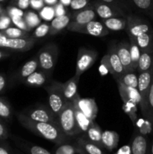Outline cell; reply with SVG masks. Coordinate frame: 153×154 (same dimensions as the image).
<instances>
[{
  "instance_id": "1",
  "label": "cell",
  "mask_w": 153,
  "mask_h": 154,
  "mask_svg": "<svg viewBox=\"0 0 153 154\" xmlns=\"http://www.w3.org/2000/svg\"><path fill=\"white\" fill-rule=\"evenodd\" d=\"M16 118L24 128L56 144L68 142L70 140V138L62 131L58 123L34 121L24 115L22 112L16 114Z\"/></svg>"
},
{
  "instance_id": "2",
  "label": "cell",
  "mask_w": 153,
  "mask_h": 154,
  "mask_svg": "<svg viewBox=\"0 0 153 154\" xmlns=\"http://www.w3.org/2000/svg\"><path fill=\"white\" fill-rule=\"evenodd\" d=\"M58 123L62 131L69 138L80 134V130L76 123L73 102L67 101L65 105L58 117Z\"/></svg>"
},
{
  "instance_id": "3",
  "label": "cell",
  "mask_w": 153,
  "mask_h": 154,
  "mask_svg": "<svg viewBox=\"0 0 153 154\" xmlns=\"http://www.w3.org/2000/svg\"><path fill=\"white\" fill-rule=\"evenodd\" d=\"M38 69L52 77L58 57V48L56 44L44 45L37 54Z\"/></svg>"
},
{
  "instance_id": "4",
  "label": "cell",
  "mask_w": 153,
  "mask_h": 154,
  "mask_svg": "<svg viewBox=\"0 0 153 154\" xmlns=\"http://www.w3.org/2000/svg\"><path fill=\"white\" fill-rule=\"evenodd\" d=\"M127 25L125 31L129 38L135 39L136 38L153 34V27L149 21L134 14H128L126 16Z\"/></svg>"
},
{
  "instance_id": "5",
  "label": "cell",
  "mask_w": 153,
  "mask_h": 154,
  "mask_svg": "<svg viewBox=\"0 0 153 154\" xmlns=\"http://www.w3.org/2000/svg\"><path fill=\"white\" fill-rule=\"evenodd\" d=\"M44 90L48 94L50 109L58 117L67 102L63 95L62 83L52 81L49 84H46V86H44Z\"/></svg>"
},
{
  "instance_id": "6",
  "label": "cell",
  "mask_w": 153,
  "mask_h": 154,
  "mask_svg": "<svg viewBox=\"0 0 153 154\" xmlns=\"http://www.w3.org/2000/svg\"><path fill=\"white\" fill-rule=\"evenodd\" d=\"M66 29L70 32L89 35L94 37H104L107 35L110 32L102 22H99L95 20L82 25L70 22Z\"/></svg>"
},
{
  "instance_id": "7",
  "label": "cell",
  "mask_w": 153,
  "mask_h": 154,
  "mask_svg": "<svg viewBox=\"0 0 153 154\" xmlns=\"http://www.w3.org/2000/svg\"><path fill=\"white\" fill-rule=\"evenodd\" d=\"M153 75V67L150 70L146 72H140L138 75V85L137 90L140 96V108L141 112L143 117H146L147 114V105H148V97L151 87L152 80Z\"/></svg>"
},
{
  "instance_id": "8",
  "label": "cell",
  "mask_w": 153,
  "mask_h": 154,
  "mask_svg": "<svg viewBox=\"0 0 153 154\" xmlns=\"http://www.w3.org/2000/svg\"><path fill=\"white\" fill-rule=\"evenodd\" d=\"M102 65L106 67L108 72L112 75L116 81L119 79L124 74V69L116 52V45H112L108 50V52L101 60Z\"/></svg>"
},
{
  "instance_id": "9",
  "label": "cell",
  "mask_w": 153,
  "mask_h": 154,
  "mask_svg": "<svg viewBox=\"0 0 153 154\" xmlns=\"http://www.w3.org/2000/svg\"><path fill=\"white\" fill-rule=\"evenodd\" d=\"M37 39L32 37L26 38H10L0 32V48L16 52H26L34 47Z\"/></svg>"
},
{
  "instance_id": "10",
  "label": "cell",
  "mask_w": 153,
  "mask_h": 154,
  "mask_svg": "<svg viewBox=\"0 0 153 154\" xmlns=\"http://www.w3.org/2000/svg\"><path fill=\"white\" fill-rule=\"evenodd\" d=\"M98 52L85 48H80L76 63L75 75L80 77L86 71L92 67L98 57Z\"/></svg>"
},
{
  "instance_id": "11",
  "label": "cell",
  "mask_w": 153,
  "mask_h": 154,
  "mask_svg": "<svg viewBox=\"0 0 153 154\" xmlns=\"http://www.w3.org/2000/svg\"><path fill=\"white\" fill-rule=\"evenodd\" d=\"M92 5L95 10L98 16L102 20L108 19L111 17H126L128 14L126 13L124 11L114 5L109 4V3L104 2L99 0H94Z\"/></svg>"
},
{
  "instance_id": "12",
  "label": "cell",
  "mask_w": 153,
  "mask_h": 154,
  "mask_svg": "<svg viewBox=\"0 0 153 154\" xmlns=\"http://www.w3.org/2000/svg\"><path fill=\"white\" fill-rule=\"evenodd\" d=\"M22 113L34 121L58 123V117L52 112L50 108L44 105L25 110Z\"/></svg>"
},
{
  "instance_id": "13",
  "label": "cell",
  "mask_w": 153,
  "mask_h": 154,
  "mask_svg": "<svg viewBox=\"0 0 153 154\" xmlns=\"http://www.w3.org/2000/svg\"><path fill=\"white\" fill-rule=\"evenodd\" d=\"M38 69V61L37 57H33L31 60H28L24 63L21 67H20L10 78L11 84L22 83L27 77L35 72Z\"/></svg>"
},
{
  "instance_id": "14",
  "label": "cell",
  "mask_w": 153,
  "mask_h": 154,
  "mask_svg": "<svg viewBox=\"0 0 153 154\" xmlns=\"http://www.w3.org/2000/svg\"><path fill=\"white\" fill-rule=\"evenodd\" d=\"M72 102L88 118L92 120H94L98 114V106L94 99L91 98L82 99L78 94Z\"/></svg>"
},
{
  "instance_id": "15",
  "label": "cell",
  "mask_w": 153,
  "mask_h": 154,
  "mask_svg": "<svg viewBox=\"0 0 153 154\" xmlns=\"http://www.w3.org/2000/svg\"><path fill=\"white\" fill-rule=\"evenodd\" d=\"M97 14L92 4L81 10L74 11L71 14V21L74 23L82 25L94 20L97 17Z\"/></svg>"
},
{
  "instance_id": "16",
  "label": "cell",
  "mask_w": 153,
  "mask_h": 154,
  "mask_svg": "<svg viewBox=\"0 0 153 154\" xmlns=\"http://www.w3.org/2000/svg\"><path fill=\"white\" fill-rule=\"evenodd\" d=\"M130 154H148V139L144 134L135 132L130 141Z\"/></svg>"
},
{
  "instance_id": "17",
  "label": "cell",
  "mask_w": 153,
  "mask_h": 154,
  "mask_svg": "<svg viewBox=\"0 0 153 154\" xmlns=\"http://www.w3.org/2000/svg\"><path fill=\"white\" fill-rule=\"evenodd\" d=\"M116 52L119 57L122 66H124V72L134 70L131 66V57H130V42L122 41L116 45Z\"/></svg>"
},
{
  "instance_id": "18",
  "label": "cell",
  "mask_w": 153,
  "mask_h": 154,
  "mask_svg": "<svg viewBox=\"0 0 153 154\" xmlns=\"http://www.w3.org/2000/svg\"><path fill=\"white\" fill-rule=\"evenodd\" d=\"M50 78L51 76L40 69H38L35 72L27 77L22 83L28 87H43L49 83Z\"/></svg>"
},
{
  "instance_id": "19",
  "label": "cell",
  "mask_w": 153,
  "mask_h": 154,
  "mask_svg": "<svg viewBox=\"0 0 153 154\" xmlns=\"http://www.w3.org/2000/svg\"><path fill=\"white\" fill-rule=\"evenodd\" d=\"M80 77L74 75L73 78L69 79L64 83H62L63 95L66 101L72 102L75 97L78 95V84Z\"/></svg>"
},
{
  "instance_id": "20",
  "label": "cell",
  "mask_w": 153,
  "mask_h": 154,
  "mask_svg": "<svg viewBox=\"0 0 153 154\" xmlns=\"http://www.w3.org/2000/svg\"><path fill=\"white\" fill-rule=\"evenodd\" d=\"M117 84H118L120 96H121L124 103L127 102H134L137 105H140V96L137 89L127 87V86L124 85L119 82H117Z\"/></svg>"
},
{
  "instance_id": "21",
  "label": "cell",
  "mask_w": 153,
  "mask_h": 154,
  "mask_svg": "<svg viewBox=\"0 0 153 154\" xmlns=\"http://www.w3.org/2000/svg\"><path fill=\"white\" fill-rule=\"evenodd\" d=\"M71 21V14H67L62 16L55 17L51 20L50 29V35H56L61 32L63 29L67 28L68 24Z\"/></svg>"
},
{
  "instance_id": "22",
  "label": "cell",
  "mask_w": 153,
  "mask_h": 154,
  "mask_svg": "<svg viewBox=\"0 0 153 154\" xmlns=\"http://www.w3.org/2000/svg\"><path fill=\"white\" fill-rule=\"evenodd\" d=\"M13 140L18 147L22 149L28 154H53L40 146L30 144V143L22 141L16 137H13Z\"/></svg>"
},
{
  "instance_id": "23",
  "label": "cell",
  "mask_w": 153,
  "mask_h": 154,
  "mask_svg": "<svg viewBox=\"0 0 153 154\" xmlns=\"http://www.w3.org/2000/svg\"><path fill=\"white\" fill-rule=\"evenodd\" d=\"M119 141L118 134L115 131L106 130L102 132L101 142L103 147L108 151H112L117 147Z\"/></svg>"
},
{
  "instance_id": "24",
  "label": "cell",
  "mask_w": 153,
  "mask_h": 154,
  "mask_svg": "<svg viewBox=\"0 0 153 154\" xmlns=\"http://www.w3.org/2000/svg\"><path fill=\"white\" fill-rule=\"evenodd\" d=\"M76 143L86 154H106L104 150V147L88 141L83 137L78 138Z\"/></svg>"
},
{
  "instance_id": "25",
  "label": "cell",
  "mask_w": 153,
  "mask_h": 154,
  "mask_svg": "<svg viewBox=\"0 0 153 154\" xmlns=\"http://www.w3.org/2000/svg\"><path fill=\"white\" fill-rule=\"evenodd\" d=\"M53 154H86L80 147L75 143L68 142L56 144Z\"/></svg>"
},
{
  "instance_id": "26",
  "label": "cell",
  "mask_w": 153,
  "mask_h": 154,
  "mask_svg": "<svg viewBox=\"0 0 153 154\" xmlns=\"http://www.w3.org/2000/svg\"><path fill=\"white\" fill-rule=\"evenodd\" d=\"M153 67V51H141L136 72L138 73L146 72Z\"/></svg>"
},
{
  "instance_id": "27",
  "label": "cell",
  "mask_w": 153,
  "mask_h": 154,
  "mask_svg": "<svg viewBox=\"0 0 153 154\" xmlns=\"http://www.w3.org/2000/svg\"><path fill=\"white\" fill-rule=\"evenodd\" d=\"M101 22L109 31H122L125 29L127 25L126 17H119L102 20Z\"/></svg>"
},
{
  "instance_id": "28",
  "label": "cell",
  "mask_w": 153,
  "mask_h": 154,
  "mask_svg": "<svg viewBox=\"0 0 153 154\" xmlns=\"http://www.w3.org/2000/svg\"><path fill=\"white\" fill-rule=\"evenodd\" d=\"M102 132H103V131L101 130L100 126L95 122H94L93 124L90 126L89 129L84 133V135L82 137L103 147L101 142Z\"/></svg>"
},
{
  "instance_id": "29",
  "label": "cell",
  "mask_w": 153,
  "mask_h": 154,
  "mask_svg": "<svg viewBox=\"0 0 153 154\" xmlns=\"http://www.w3.org/2000/svg\"><path fill=\"white\" fill-rule=\"evenodd\" d=\"M74 107L75 118H76L78 127H79L81 133H85L89 129L90 126L93 124L94 120H92L89 118H88L74 104Z\"/></svg>"
},
{
  "instance_id": "30",
  "label": "cell",
  "mask_w": 153,
  "mask_h": 154,
  "mask_svg": "<svg viewBox=\"0 0 153 154\" xmlns=\"http://www.w3.org/2000/svg\"><path fill=\"white\" fill-rule=\"evenodd\" d=\"M130 3L153 21V0H130Z\"/></svg>"
},
{
  "instance_id": "31",
  "label": "cell",
  "mask_w": 153,
  "mask_h": 154,
  "mask_svg": "<svg viewBox=\"0 0 153 154\" xmlns=\"http://www.w3.org/2000/svg\"><path fill=\"white\" fill-rule=\"evenodd\" d=\"M135 72L136 71H126L116 82L121 83L127 87L137 89L138 76H136Z\"/></svg>"
},
{
  "instance_id": "32",
  "label": "cell",
  "mask_w": 153,
  "mask_h": 154,
  "mask_svg": "<svg viewBox=\"0 0 153 154\" xmlns=\"http://www.w3.org/2000/svg\"><path fill=\"white\" fill-rule=\"evenodd\" d=\"M4 36L10 38H26L32 37V34L16 26H9L4 30L0 31Z\"/></svg>"
},
{
  "instance_id": "33",
  "label": "cell",
  "mask_w": 153,
  "mask_h": 154,
  "mask_svg": "<svg viewBox=\"0 0 153 154\" xmlns=\"http://www.w3.org/2000/svg\"><path fill=\"white\" fill-rule=\"evenodd\" d=\"M0 117L4 121L10 123L13 117V110L8 101L0 96Z\"/></svg>"
},
{
  "instance_id": "34",
  "label": "cell",
  "mask_w": 153,
  "mask_h": 154,
  "mask_svg": "<svg viewBox=\"0 0 153 154\" xmlns=\"http://www.w3.org/2000/svg\"><path fill=\"white\" fill-rule=\"evenodd\" d=\"M130 40V57H131V66L134 70L136 72L137 69L138 62H139L140 57L141 54V50L140 49L139 46L136 43L134 39L129 38Z\"/></svg>"
},
{
  "instance_id": "35",
  "label": "cell",
  "mask_w": 153,
  "mask_h": 154,
  "mask_svg": "<svg viewBox=\"0 0 153 154\" xmlns=\"http://www.w3.org/2000/svg\"><path fill=\"white\" fill-rule=\"evenodd\" d=\"M23 17L31 30L36 28L41 23V18L40 17L39 14L33 11H27L26 12H25Z\"/></svg>"
},
{
  "instance_id": "36",
  "label": "cell",
  "mask_w": 153,
  "mask_h": 154,
  "mask_svg": "<svg viewBox=\"0 0 153 154\" xmlns=\"http://www.w3.org/2000/svg\"><path fill=\"white\" fill-rule=\"evenodd\" d=\"M50 29V25L48 23H42L34 29V31L33 32L31 36L35 39L44 37L49 35Z\"/></svg>"
},
{
  "instance_id": "37",
  "label": "cell",
  "mask_w": 153,
  "mask_h": 154,
  "mask_svg": "<svg viewBox=\"0 0 153 154\" xmlns=\"http://www.w3.org/2000/svg\"><path fill=\"white\" fill-rule=\"evenodd\" d=\"M146 119L148 120L152 124V126H153V75L149 93H148V105H147V114Z\"/></svg>"
},
{
  "instance_id": "38",
  "label": "cell",
  "mask_w": 153,
  "mask_h": 154,
  "mask_svg": "<svg viewBox=\"0 0 153 154\" xmlns=\"http://www.w3.org/2000/svg\"><path fill=\"white\" fill-rule=\"evenodd\" d=\"M39 16L42 20L46 21H51L55 17V11L53 6L46 5L44 6L39 11Z\"/></svg>"
},
{
  "instance_id": "39",
  "label": "cell",
  "mask_w": 153,
  "mask_h": 154,
  "mask_svg": "<svg viewBox=\"0 0 153 154\" xmlns=\"http://www.w3.org/2000/svg\"><path fill=\"white\" fill-rule=\"evenodd\" d=\"M136 105H137V104L134 102H124V105H123V110L126 114H128L133 123H134L136 118Z\"/></svg>"
},
{
  "instance_id": "40",
  "label": "cell",
  "mask_w": 153,
  "mask_h": 154,
  "mask_svg": "<svg viewBox=\"0 0 153 154\" xmlns=\"http://www.w3.org/2000/svg\"><path fill=\"white\" fill-rule=\"evenodd\" d=\"M99 1L109 3V4L114 5L117 6V7L120 8L122 9L123 11L128 14H130V4L126 0H99Z\"/></svg>"
},
{
  "instance_id": "41",
  "label": "cell",
  "mask_w": 153,
  "mask_h": 154,
  "mask_svg": "<svg viewBox=\"0 0 153 154\" xmlns=\"http://www.w3.org/2000/svg\"><path fill=\"white\" fill-rule=\"evenodd\" d=\"M10 19H11L12 23L17 28L28 32L32 31L29 27L28 26V25H27L23 17H10Z\"/></svg>"
},
{
  "instance_id": "42",
  "label": "cell",
  "mask_w": 153,
  "mask_h": 154,
  "mask_svg": "<svg viewBox=\"0 0 153 154\" xmlns=\"http://www.w3.org/2000/svg\"><path fill=\"white\" fill-rule=\"evenodd\" d=\"M90 0H71L70 4V8L74 11L81 10L90 5Z\"/></svg>"
},
{
  "instance_id": "43",
  "label": "cell",
  "mask_w": 153,
  "mask_h": 154,
  "mask_svg": "<svg viewBox=\"0 0 153 154\" xmlns=\"http://www.w3.org/2000/svg\"><path fill=\"white\" fill-rule=\"evenodd\" d=\"M11 24V19L5 11V12L0 16V31H2L5 29L8 28Z\"/></svg>"
},
{
  "instance_id": "44",
  "label": "cell",
  "mask_w": 153,
  "mask_h": 154,
  "mask_svg": "<svg viewBox=\"0 0 153 154\" xmlns=\"http://www.w3.org/2000/svg\"><path fill=\"white\" fill-rule=\"evenodd\" d=\"M10 5L15 6L21 10H26L30 6V0H10Z\"/></svg>"
},
{
  "instance_id": "45",
  "label": "cell",
  "mask_w": 153,
  "mask_h": 154,
  "mask_svg": "<svg viewBox=\"0 0 153 154\" xmlns=\"http://www.w3.org/2000/svg\"><path fill=\"white\" fill-rule=\"evenodd\" d=\"M5 11L10 17H23L24 14H25L23 10H21V9L12 5H9L5 9Z\"/></svg>"
},
{
  "instance_id": "46",
  "label": "cell",
  "mask_w": 153,
  "mask_h": 154,
  "mask_svg": "<svg viewBox=\"0 0 153 154\" xmlns=\"http://www.w3.org/2000/svg\"><path fill=\"white\" fill-rule=\"evenodd\" d=\"M4 121L0 117V140H7L10 137L9 131Z\"/></svg>"
},
{
  "instance_id": "47",
  "label": "cell",
  "mask_w": 153,
  "mask_h": 154,
  "mask_svg": "<svg viewBox=\"0 0 153 154\" xmlns=\"http://www.w3.org/2000/svg\"><path fill=\"white\" fill-rule=\"evenodd\" d=\"M0 154H15L6 140H0Z\"/></svg>"
},
{
  "instance_id": "48",
  "label": "cell",
  "mask_w": 153,
  "mask_h": 154,
  "mask_svg": "<svg viewBox=\"0 0 153 154\" xmlns=\"http://www.w3.org/2000/svg\"><path fill=\"white\" fill-rule=\"evenodd\" d=\"M53 7L54 11H55V17L62 16V15L67 14V9H66L65 6L63 5L59 2L57 4H56Z\"/></svg>"
},
{
  "instance_id": "49",
  "label": "cell",
  "mask_w": 153,
  "mask_h": 154,
  "mask_svg": "<svg viewBox=\"0 0 153 154\" xmlns=\"http://www.w3.org/2000/svg\"><path fill=\"white\" fill-rule=\"evenodd\" d=\"M44 5V0H30V7L34 11H40Z\"/></svg>"
},
{
  "instance_id": "50",
  "label": "cell",
  "mask_w": 153,
  "mask_h": 154,
  "mask_svg": "<svg viewBox=\"0 0 153 154\" xmlns=\"http://www.w3.org/2000/svg\"><path fill=\"white\" fill-rule=\"evenodd\" d=\"M8 84L7 75L3 73H0V93H3L6 90Z\"/></svg>"
},
{
  "instance_id": "51",
  "label": "cell",
  "mask_w": 153,
  "mask_h": 154,
  "mask_svg": "<svg viewBox=\"0 0 153 154\" xmlns=\"http://www.w3.org/2000/svg\"><path fill=\"white\" fill-rule=\"evenodd\" d=\"M115 154H130V146L124 145L120 147Z\"/></svg>"
},
{
  "instance_id": "52",
  "label": "cell",
  "mask_w": 153,
  "mask_h": 154,
  "mask_svg": "<svg viewBox=\"0 0 153 154\" xmlns=\"http://www.w3.org/2000/svg\"><path fill=\"white\" fill-rule=\"evenodd\" d=\"M10 55H11V54H10V52H9L8 51L0 50V60L8 58V57H10Z\"/></svg>"
},
{
  "instance_id": "53",
  "label": "cell",
  "mask_w": 153,
  "mask_h": 154,
  "mask_svg": "<svg viewBox=\"0 0 153 154\" xmlns=\"http://www.w3.org/2000/svg\"><path fill=\"white\" fill-rule=\"evenodd\" d=\"M44 3L46 5L50 6H54L58 2V0H44Z\"/></svg>"
},
{
  "instance_id": "54",
  "label": "cell",
  "mask_w": 153,
  "mask_h": 154,
  "mask_svg": "<svg viewBox=\"0 0 153 154\" xmlns=\"http://www.w3.org/2000/svg\"><path fill=\"white\" fill-rule=\"evenodd\" d=\"M58 2H59L60 3H62L64 6L67 7V6H70L71 0H58Z\"/></svg>"
},
{
  "instance_id": "55",
  "label": "cell",
  "mask_w": 153,
  "mask_h": 154,
  "mask_svg": "<svg viewBox=\"0 0 153 154\" xmlns=\"http://www.w3.org/2000/svg\"><path fill=\"white\" fill-rule=\"evenodd\" d=\"M4 12H5V10L3 9L2 7L1 6V5H0V16H1L3 13H4Z\"/></svg>"
},
{
  "instance_id": "56",
  "label": "cell",
  "mask_w": 153,
  "mask_h": 154,
  "mask_svg": "<svg viewBox=\"0 0 153 154\" xmlns=\"http://www.w3.org/2000/svg\"><path fill=\"white\" fill-rule=\"evenodd\" d=\"M149 154H153V141L152 143V145H151V148H150V152Z\"/></svg>"
},
{
  "instance_id": "57",
  "label": "cell",
  "mask_w": 153,
  "mask_h": 154,
  "mask_svg": "<svg viewBox=\"0 0 153 154\" xmlns=\"http://www.w3.org/2000/svg\"><path fill=\"white\" fill-rule=\"evenodd\" d=\"M6 0H0V2H5Z\"/></svg>"
},
{
  "instance_id": "58",
  "label": "cell",
  "mask_w": 153,
  "mask_h": 154,
  "mask_svg": "<svg viewBox=\"0 0 153 154\" xmlns=\"http://www.w3.org/2000/svg\"><path fill=\"white\" fill-rule=\"evenodd\" d=\"M18 154H22V153H18Z\"/></svg>"
}]
</instances>
